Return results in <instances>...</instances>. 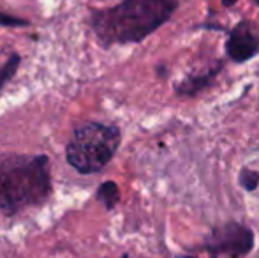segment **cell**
Masks as SVG:
<instances>
[{"instance_id": "6da1fadb", "label": "cell", "mask_w": 259, "mask_h": 258, "mask_svg": "<svg viewBox=\"0 0 259 258\" xmlns=\"http://www.w3.org/2000/svg\"><path fill=\"white\" fill-rule=\"evenodd\" d=\"M178 0H123L92 13L90 23L103 46L141 43L173 18Z\"/></svg>"}, {"instance_id": "7a4b0ae2", "label": "cell", "mask_w": 259, "mask_h": 258, "mask_svg": "<svg viewBox=\"0 0 259 258\" xmlns=\"http://www.w3.org/2000/svg\"><path fill=\"white\" fill-rule=\"evenodd\" d=\"M48 156L0 154V214L18 216L52 196Z\"/></svg>"}, {"instance_id": "3957f363", "label": "cell", "mask_w": 259, "mask_h": 258, "mask_svg": "<svg viewBox=\"0 0 259 258\" xmlns=\"http://www.w3.org/2000/svg\"><path fill=\"white\" fill-rule=\"evenodd\" d=\"M122 134L116 126L103 122H83L74 129L67 147V163L83 175L99 173L120 147Z\"/></svg>"}, {"instance_id": "277c9868", "label": "cell", "mask_w": 259, "mask_h": 258, "mask_svg": "<svg viewBox=\"0 0 259 258\" xmlns=\"http://www.w3.org/2000/svg\"><path fill=\"white\" fill-rule=\"evenodd\" d=\"M254 232L236 221H229L213 228L206 237L205 249L211 256L228 255L229 258H243L254 249Z\"/></svg>"}, {"instance_id": "5b68a950", "label": "cell", "mask_w": 259, "mask_h": 258, "mask_svg": "<svg viewBox=\"0 0 259 258\" xmlns=\"http://www.w3.org/2000/svg\"><path fill=\"white\" fill-rule=\"evenodd\" d=\"M226 55L236 64L247 62L259 55V30L252 21H238L226 41Z\"/></svg>"}, {"instance_id": "8992f818", "label": "cell", "mask_w": 259, "mask_h": 258, "mask_svg": "<svg viewBox=\"0 0 259 258\" xmlns=\"http://www.w3.org/2000/svg\"><path fill=\"white\" fill-rule=\"evenodd\" d=\"M222 65L224 64L219 60V62L213 64L211 67L203 69V71H199V72H194V75L185 76L184 80H180V82L175 85V92L182 97L199 96V94L205 92L206 89H210V87L213 85L219 72L222 71Z\"/></svg>"}, {"instance_id": "52a82bcc", "label": "cell", "mask_w": 259, "mask_h": 258, "mask_svg": "<svg viewBox=\"0 0 259 258\" xmlns=\"http://www.w3.org/2000/svg\"><path fill=\"white\" fill-rule=\"evenodd\" d=\"M96 198L103 203L106 210L115 209L116 203L120 202V190H118V186H116V182H113V180H106V182L101 184V186L97 188Z\"/></svg>"}, {"instance_id": "ba28073f", "label": "cell", "mask_w": 259, "mask_h": 258, "mask_svg": "<svg viewBox=\"0 0 259 258\" xmlns=\"http://www.w3.org/2000/svg\"><path fill=\"white\" fill-rule=\"evenodd\" d=\"M20 62H21V57L18 53H13L9 59L6 60V64L0 67V90L6 87V83L16 75L18 67H20Z\"/></svg>"}, {"instance_id": "9c48e42d", "label": "cell", "mask_w": 259, "mask_h": 258, "mask_svg": "<svg viewBox=\"0 0 259 258\" xmlns=\"http://www.w3.org/2000/svg\"><path fill=\"white\" fill-rule=\"evenodd\" d=\"M240 186L247 191H254L259 186V173L256 170H250V168H242L240 170Z\"/></svg>"}, {"instance_id": "30bf717a", "label": "cell", "mask_w": 259, "mask_h": 258, "mask_svg": "<svg viewBox=\"0 0 259 258\" xmlns=\"http://www.w3.org/2000/svg\"><path fill=\"white\" fill-rule=\"evenodd\" d=\"M0 25H2V27H27L28 21L21 20V18H16V16H11V14L0 11Z\"/></svg>"}, {"instance_id": "8fae6325", "label": "cell", "mask_w": 259, "mask_h": 258, "mask_svg": "<svg viewBox=\"0 0 259 258\" xmlns=\"http://www.w3.org/2000/svg\"><path fill=\"white\" fill-rule=\"evenodd\" d=\"M236 2H238V0H222V4H224L226 7H231V6H235Z\"/></svg>"}, {"instance_id": "7c38bea8", "label": "cell", "mask_w": 259, "mask_h": 258, "mask_svg": "<svg viewBox=\"0 0 259 258\" xmlns=\"http://www.w3.org/2000/svg\"><path fill=\"white\" fill-rule=\"evenodd\" d=\"M177 258H196V256H187V255H185V256H177ZM211 258H217V256H211Z\"/></svg>"}, {"instance_id": "4fadbf2b", "label": "cell", "mask_w": 259, "mask_h": 258, "mask_svg": "<svg viewBox=\"0 0 259 258\" xmlns=\"http://www.w3.org/2000/svg\"><path fill=\"white\" fill-rule=\"evenodd\" d=\"M120 258H129V255H127V253H123V255L120 256Z\"/></svg>"}, {"instance_id": "5bb4252c", "label": "cell", "mask_w": 259, "mask_h": 258, "mask_svg": "<svg viewBox=\"0 0 259 258\" xmlns=\"http://www.w3.org/2000/svg\"><path fill=\"white\" fill-rule=\"evenodd\" d=\"M254 2H256V4H257V6H259V0H254Z\"/></svg>"}]
</instances>
